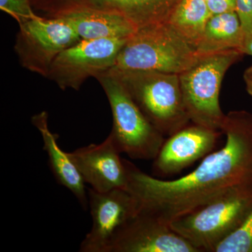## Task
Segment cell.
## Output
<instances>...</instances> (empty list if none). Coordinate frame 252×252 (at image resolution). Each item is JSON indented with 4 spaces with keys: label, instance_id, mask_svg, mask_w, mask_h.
Returning <instances> with one entry per match:
<instances>
[{
    "label": "cell",
    "instance_id": "6da1fadb",
    "mask_svg": "<svg viewBox=\"0 0 252 252\" xmlns=\"http://www.w3.org/2000/svg\"><path fill=\"white\" fill-rule=\"evenodd\" d=\"M224 146L204 158L188 175L164 180L124 159L127 190L140 209L167 223L196 210L234 186L252 181V114L232 111L221 127Z\"/></svg>",
    "mask_w": 252,
    "mask_h": 252
},
{
    "label": "cell",
    "instance_id": "7a4b0ae2",
    "mask_svg": "<svg viewBox=\"0 0 252 252\" xmlns=\"http://www.w3.org/2000/svg\"><path fill=\"white\" fill-rule=\"evenodd\" d=\"M252 211V181L231 187L170 225L199 252H214L243 226Z\"/></svg>",
    "mask_w": 252,
    "mask_h": 252
},
{
    "label": "cell",
    "instance_id": "3957f363",
    "mask_svg": "<svg viewBox=\"0 0 252 252\" xmlns=\"http://www.w3.org/2000/svg\"><path fill=\"white\" fill-rule=\"evenodd\" d=\"M105 72L115 76L121 81L149 122L165 137L190 124L179 74L115 69Z\"/></svg>",
    "mask_w": 252,
    "mask_h": 252
},
{
    "label": "cell",
    "instance_id": "277c9868",
    "mask_svg": "<svg viewBox=\"0 0 252 252\" xmlns=\"http://www.w3.org/2000/svg\"><path fill=\"white\" fill-rule=\"evenodd\" d=\"M200 55L168 24L137 30L121 50L115 70H145L180 74Z\"/></svg>",
    "mask_w": 252,
    "mask_h": 252
},
{
    "label": "cell",
    "instance_id": "5b68a950",
    "mask_svg": "<svg viewBox=\"0 0 252 252\" xmlns=\"http://www.w3.org/2000/svg\"><path fill=\"white\" fill-rule=\"evenodd\" d=\"M243 56L238 50L200 55L193 65L179 74L190 122L221 130L225 118L220 104L222 81L228 69Z\"/></svg>",
    "mask_w": 252,
    "mask_h": 252
},
{
    "label": "cell",
    "instance_id": "8992f818",
    "mask_svg": "<svg viewBox=\"0 0 252 252\" xmlns=\"http://www.w3.org/2000/svg\"><path fill=\"white\" fill-rule=\"evenodd\" d=\"M95 79L112 109L113 127L109 135L119 152L133 160H153L165 136L149 122L115 76L103 72Z\"/></svg>",
    "mask_w": 252,
    "mask_h": 252
},
{
    "label": "cell",
    "instance_id": "52a82bcc",
    "mask_svg": "<svg viewBox=\"0 0 252 252\" xmlns=\"http://www.w3.org/2000/svg\"><path fill=\"white\" fill-rule=\"evenodd\" d=\"M81 40L67 18L40 16L19 24L14 49L23 67L46 77L59 55Z\"/></svg>",
    "mask_w": 252,
    "mask_h": 252
},
{
    "label": "cell",
    "instance_id": "ba28073f",
    "mask_svg": "<svg viewBox=\"0 0 252 252\" xmlns=\"http://www.w3.org/2000/svg\"><path fill=\"white\" fill-rule=\"evenodd\" d=\"M129 39H81L59 55L46 78L63 91H79L86 79L95 78L114 65L118 55Z\"/></svg>",
    "mask_w": 252,
    "mask_h": 252
},
{
    "label": "cell",
    "instance_id": "9c48e42d",
    "mask_svg": "<svg viewBox=\"0 0 252 252\" xmlns=\"http://www.w3.org/2000/svg\"><path fill=\"white\" fill-rule=\"evenodd\" d=\"M182 0H31L33 8L46 18L91 9L121 15L137 30L163 24Z\"/></svg>",
    "mask_w": 252,
    "mask_h": 252
},
{
    "label": "cell",
    "instance_id": "30bf717a",
    "mask_svg": "<svg viewBox=\"0 0 252 252\" xmlns=\"http://www.w3.org/2000/svg\"><path fill=\"white\" fill-rule=\"evenodd\" d=\"M92 227L79 252H107L118 230L140 211L137 199L126 189L98 192L88 190Z\"/></svg>",
    "mask_w": 252,
    "mask_h": 252
},
{
    "label": "cell",
    "instance_id": "8fae6325",
    "mask_svg": "<svg viewBox=\"0 0 252 252\" xmlns=\"http://www.w3.org/2000/svg\"><path fill=\"white\" fill-rule=\"evenodd\" d=\"M107 252H199L167 223L140 210L123 225Z\"/></svg>",
    "mask_w": 252,
    "mask_h": 252
},
{
    "label": "cell",
    "instance_id": "7c38bea8",
    "mask_svg": "<svg viewBox=\"0 0 252 252\" xmlns=\"http://www.w3.org/2000/svg\"><path fill=\"white\" fill-rule=\"evenodd\" d=\"M222 132L190 124L168 136L154 159V177L177 175L213 152Z\"/></svg>",
    "mask_w": 252,
    "mask_h": 252
},
{
    "label": "cell",
    "instance_id": "4fadbf2b",
    "mask_svg": "<svg viewBox=\"0 0 252 252\" xmlns=\"http://www.w3.org/2000/svg\"><path fill=\"white\" fill-rule=\"evenodd\" d=\"M120 152L109 135L102 143L91 144L69 153L86 184L98 192L127 190V169Z\"/></svg>",
    "mask_w": 252,
    "mask_h": 252
},
{
    "label": "cell",
    "instance_id": "5bb4252c",
    "mask_svg": "<svg viewBox=\"0 0 252 252\" xmlns=\"http://www.w3.org/2000/svg\"><path fill=\"white\" fill-rule=\"evenodd\" d=\"M32 123L40 132L44 150L47 153L51 171L60 185L67 188L76 197L84 209L89 205V197L85 182L69 153L60 147L59 135L53 133L49 127V114L41 112L32 118Z\"/></svg>",
    "mask_w": 252,
    "mask_h": 252
},
{
    "label": "cell",
    "instance_id": "9a60e30c",
    "mask_svg": "<svg viewBox=\"0 0 252 252\" xmlns=\"http://www.w3.org/2000/svg\"><path fill=\"white\" fill-rule=\"evenodd\" d=\"M62 16L67 18L84 40L128 39L137 31V28L124 16L107 11L78 10Z\"/></svg>",
    "mask_w": 252,
    "mask_h": 252
},
{
    "label": "cell",
    "instance_id": "2e32d148",
    "mask_svg": "<svg viewBox=\"0 0 252 252\" xmlns=\"http://www.w3.org/2000/svg\"><path fill=\"white\" fill-rule=\"evenodd\" d=\"M245 32L236 11L212 15L196 46L199 55L238 50L243 45Z\"/></svg>",
    "mask_w": 252,
    "mask_h": 252
},
{
    "label": "cell",
    "instance_id": "e0dca14e",
    "mask_svg": "<svg viewBox=\"0 0 252 252\" xmlns=\"http://www.w3.org/2000/svg\"><path fill=\"white\" fill-rule=\"evenodd\" d=\"M212 16L205 0H182L167 23L196 50Z\"/></svg>",
    "mask_w": 252,
    "mask_h": 252
},
{
    "label": "cell",
    "instance_id": "ac0fdd59",
    "mask_svg": "<svg viewBox=\"0 0 252 252\" xmlns=\"http://www.w3.org/2000/svg\"><path fill=\"white\" fill-rule=\"evenodd\" d=\"M214 252H252V211L243 226L220 243Z\"/></svg>",
    "mask_w": 252,
    "mask_h": 252
},
{
    "label": "cell",
    "instance_id": "d6986e66",
    "mask_svg": "<svg viewBox=\"0 0 252 252\" xmlns=\"http://www.w3.org/2000/svg\"><path fill=\"white\" fill-rule=\"evenodd\" d=\"M0 9L11 15L18 24L40 17L34 13L31 0H0Z\"/></svg>",
    "mask_w": 252,
    "mask_h": 252
},
{
    "label": "cell",
    "instance_id": "ffe728a7",
    "mask_svg": "<svg viewBox=\"0 0 252 252\" xmlns=\"http://www.w3.org/2000/svg\"><path fill=\"white\" fill-rule=\"evenodd\" d=\"M236 11L245 34L252 32V0H236Z\"/></svg>",
    "mask_w": 252,
    "mask_h": 252
},
{
    "label": "cell",
    "instance_id": "44dd1931",
    "mask_svg": "<svg viewBox=\"0 0 252 252\" xmlns=\"http://www.w3.org/2000/svg\"><path fill=\"white\" fill-rule=\"evenodd\" d=\"M207 4L212 15L224 14L236 10V0H207Z\"/></svg>",
    "mask_w": 252,
    "mask_h": 252
},
{
    "label": "cell",
    "instance_id": "7402d4cb",
    "mask_svg": "<svg viewBox=\"0 0 252 252\" xmlns=\"http://www.w3.org/2000/svg\"><path fill=\"white\" fill-rule=\"evenodd\" d=\"M240 51L244 55H250L252 56V32L245 34V38H244Z\"/></svg>",
    "mask_w": 252,
    "mask_h": 252
},
{
    "label": "cell",
    "instance_id": "603a6c76",
    "mask_svg": "<svg viewBox=\"0 0 252 252\" xmlns=\"http://www.w3.org/2000/svg\"><path fill=\"white\" fill-rule=\"evenodd\" d=\"M243 78L247 91L252 98V64L245 69Z\"/></svg>",
    "mask_w": 252,
    "mask_h": 252
},
{
    "label": "cell",
    "instance_id": "cb8c5ba5",
    "mask_svg": "<svg viewBox=\"0 0 252 252\" xmlns=\"http://www.w3.org/2000/svg\"><path fill=\"white\" fill-rule=\"evenodd\" d=\"M205 1H207V0H205Z\"/></svg>",
    "mask_w": 252,
    "mask_h": 252
}]
</instances>
